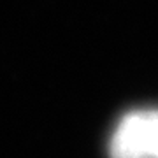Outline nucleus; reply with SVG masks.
<instances>
[{"label": "nucleus", "instance_id": "nucleus-1", "mask_svg": "<svg viewBox=\"0 0 158 158\" xmlns=\"http://www.w3.org/2000/svg\"><path fill=\"white\" fill-rule=\"evenodd\" d=\"M109 158H158V109H135L119 119L107 144Z\"/></svg>", "mask_w": 158, "mask_h": 158}]
</instances>
